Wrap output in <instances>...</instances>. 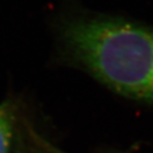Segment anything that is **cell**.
<instances>
[{
    "label": "cell",
    "instance_id": "6da1fadb",
    "mask_svg": "<svg viewBox=\"0 0 153 153\" xmlns=\"http://www.w3.org/2000/svg\"><path fill=\"white\" fill-rule=\"evenodd\" d=\"M67 59L114 93L153 103V29L108 15L67 20L60 33Z\"/></svg>",
    "mask_w": 153,
    "mask_h": 153
},
{
    "label": "cell",
    "instance_id": "7a4b0ae2",
    "mask_svg": "<svg viewBox=\"0 0 153 153\" xmlns=\"http://www.w3.org/2000/svg\"><path fill=\"white\" fill-rule=\"evenodd\" d=\"M15 122L14 106L9 102L0 105V153H8Z\"/></svg>",
    "mask_w": 153,
    "mask_h": 153
},
{
    "label": "cell",
    "instance_id": "3957f363",
    "mask_svg": "<svg viewBox=\"0 0 153 153\" xmlns=\"http://www.w3.org/2000/svg\"><path fill=\"white\" fill-rule=\"evenodd\" d=\"M30 138L31 139H30V144L28 145L29 147L27 148L25 153H62L54 146L45 142V140L41 137L35 136Z\"/></svg>",
    "mask_w": 153,
    "mask_h": 153
}]
</instances>
